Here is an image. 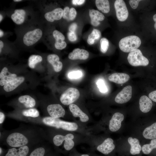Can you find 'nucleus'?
I'll use <instances>...</instances> for the list:
<instances>
[{
    "mask_svg": "<svg viewBox=\"0 0 156 156\" xmlns=\"http://www.w3.org/2000/svg\"><path fill=\"white\" fill-rule=\"evenodd\" d=\"M114 141L111 138L106 139L101 144L96 148L97 150L105 155H108L112 152L115 148Z\"/></svg>",
    "mask_w": 156,
    "mask_h": 156,
    "instance_id": "nucleus-12",
    "label": "nucleus"
},
{
    "mask_svg": "<svg viewBox=\"0 0 156 156\" xmlns=\"http://www.w3.org/2000/svg\"><path fill=\"white\" fill-rule=\"evenodd\" d=\"M100 50L103 53H105L108 50L109 42L108 40L105 38H102L100 41Z\"/></svg>",
    "mask_w": 156,
    "mask_h": 156,
    "instance_id": "nucleus-35",
    "label": "nucleus"
},
{
    "mask_svg": "<svg viewBox=\"0 0 156 156\" xmlns=\"http://www.w3.org/2000/svg\"><path fill=\"white\" fill-rule=\"evenodd\" d=\"M25 78L23 77H16L5 84L4 90L7 92H10L15 89L24 81Z\"/></svg>",
    "mask_w": 156,
    "mask_h": 156,
    "instance_id": "nucleus-24",
    "label": "nucleus"
},
{
    "mask_svg": "<svg viewBox=\"0 0 156 156\" xmlns=\"http://www.w3.org/2000/svg\"><path fill=\"white\" fill-rule=\"evenodd\" d=\"M95 4L98 9L105 13H108L110 11V5L107 0H96Z\"/></svg>",
    "mask_w": 156,
    "mask_h": 156,
    "instance_id": "nucleus-28",
    "label": "nucleus"
},
{
    "mask_svg": "<svg viewBox=\"0 0 156 156\" xmlns=\"http://www.w3.org/2000/svg\"><path fill=\"white\" fill-rule=\"evenodd\" d=\"M96 84L101 92L105 93L107 92V88L104 80L99 79L97 81Z\"/></svg>",
    "mask_w": 156,
    "mask_h": 156,
    "instance_id": "nucleus-36",
    "label": "nucleus"
},
{
    "mask_svg": "<svg viewBox=\"0 0 156 156\" xmlns=\"http://www.w3.org/2000/svg\"><path fill=\"white\" fill-rule=\"evenodd\" d=\"M141 1L140 0H130L129 1V3L132 8L135 9L137 8L139 3Z\"/></svg>",
    "mask_w": 156,
    "mask_h": 156,
    "instance_id": "nucleus-41",
    "label": "nucleus"
},
{
    "mask_svg": "<svg viewBox=\"0 0 156 156\" xmlns=\"http://www.w3.org/2000/svg\"><path fill=\"white\" fill-rule=\"evenodd\" d=\"M127 60L130 65L134 66H146L149 62L148 59L144 56L141 51L138 49H133L129 53Z\"/></svg>",
    "mask_w": 156,
    "mask_h": 156,
    "instance_id": "nucleus-3",
    "label": "nucleus"
},
{
    "mask_svg": "<svg viewBox=\"0 0 156 156\" xmlns=\"http://www.w3.org/2000/svg\"><path fill=\"white\" fill-rule=\"evenodd\" d=\"M67 138L64 144V147L66 150L69 151L71 150L74 146V142L72 140L74 138V136L71 133L67 134Z\"/></svg>",
    "mask_w": 156,
    "mask_h": 156,
    "instance_id": "nucleus-32",
    "label": "nucleus"
},
{
    "mask_svg": "<svg viewBox=\"0 0 156 156\" xmlns=\"http://www.w3.org/2000/svg\"><path fill=\"white\" fill-rule=\"evenodd\" d=\"M141 41L137 36L132 35L125 37L121 39L119 43L120 49L124 52H130L137 49L140 45Z\"/></svg>",
    "mask_w": 156,
    "mask_h": 156,
    "instance_id": "nucleus-2",
    "label": "nucleus"
},
{
    "mask_svg": "<svg viewBox=\"0 0 156 156\" xmlns=\"http://www.w3.org/2000/svg\"><path fill=\"white\" fill-rule=\"evenodd\" d=\"M82 73L80 70L72 71L69 72L68 74V77L71 79H79L82 76Z\"/></svg>",
    "mask_w": 156,
    "mask_h": 156,
    "instance_id": "nucleus-37",
    "label": "nucleus"
},
{
    "mask_svg": "<svg viewBox=\"0 0 156 156\" xmlns=\"http://www.w3.org/2000/svg\"><path fill=\"white\" fill-rule=\"evenodd\" d=\"M47 154H46V155L45 156H47Z\"/></svg>",
    "mask_w": 156,
    "mask_h": 156,
    "instance_id": "nucleus-53",
    "label": "nucleus"
},
{
    "mask_svg": "<svg viewBox=\"0 0 156 156\" xmlns=\"http://www.w3.org/2000/svg\"><path fill=\"white\" fill-rule=\"evenodd\" d=\"M36 145L25 146L18 148H9L0 156H29L31 151Z\"/></svg>",
    "mask_w": 156,
    "mask_h": 156,
    "instance_id": "nucleus-7",
    "label": "nucleus"
},
{
    "mask_svg": "<svg viewBox=\"0 0 156 156\" xmlns=\"http://www.w3.org/2000/svg\"><path fill=\"white\" fill-rule=\"evenodd\" d=\"M79 96L80 93L77 89L70 88L61 94L60 100L63 104L67 105L71 104L77 100Z\"/></svg>",
    "mask_w": 156,
    "mask_h": 156,
    "instance_id": "nucleus-6",
    "label": "nucleus"
},
{
    "mask_svg": "<svg viewBox=\"0 0 156 156\" xmlns=\"http://www.w3.org/2000/svg\"><path fill=\"white\" fill-rule=\"evenodd\" d=\"M67 35L69 40L71 41H75L77 40V36L75 32L69 31Z\"/></svg>",
    "mask_w": 156,
    "mask_h": 156,
    "instance_id": "nucleus-40",
    "label": "nucleus"
},
{
    "mask_svg": "<svg viewBox=\"0 0 156 156\" xmlns=\"http://www.w3.org/2000/svg\"><path fill=\"white\" fill-rule=\"evenodd\" d=\"M67 136V134L65 136L60 134H57L55 135L52 138L53 143L56 146H60L64 141H65Z\"/></svg>",
    "mask_w": 156,
    "mask_h": 156,
    "instance_id": "nucleus-34",
    "label": "nucleus"
},
{
    "mask_svg": "<svg viewBox=\"0 0 156 156\" xmlns=\"http://www.w3.org/2000/svg\"><path fill=\"white\" fill-rule=\"evenodd\" d=\"M4 46V43L1 40H0V53L2 52V49Z\"/></svg>",
    "mask_w": 156,
    "mask_h": 156,
    "instance_id": "nucleus-46",
    "label": "nucleus"
},
{
    "mask_svg": "<svg viewBox=\"0 0 156 156\" xmlns=\"http://www.w3.org/2000/svg\"><path fill=\"white\" fill-rule=\"evenodd\" d=\"M4 152V151H3V149L1 147H0V155H2Z\"/></svg>",
    "mask_w": 156,
    "mask_h": 156,
    "instance_id": "nucleus-49",
    "label": "nucleus"
},
{
    "mask_svg": "<svg viewBox=\"0 0 156 156\" xmlns=\"http://www.w3.org/2000/svg\"><path fill=\"white\" fill-rule=\"evenodd\" d=\"M13 1L15 2H18L21 1H22V0H14Z\"/></svg>",
    "mask_w": 156,
    "mask_h": 156,
    "instance_id": "nucleus-52",
    "label": "nucleus"
},
{
    "mask_svg": "<svg viewBox=\"0 0 156 156\" xmlns=\"http://www.w3.org/2000/svg\"><path fill=\"white\" fill-rule=\"evenodd\" d=\"M142 134L146 139H156V122L146 127L143 131Z\"/></svg>",
    "mask_w": 156,
    "mask_h": 156,
    "instance_id": "nucleus-27",
    "label": "nucleus"
},
{
    "mask_svg": "<svg viewBox=\"0 0 156 156\" xmlns=\"http://www.w3.org/2000/svg\"><path fill=\"white\" fill-rule=\"evenodd\" d=\"M77 24L75 23H73L71 24L69 27V30L70 32H75L77 27Z\"/></svg>",
    "mask_w": 156,
    "mask_h": 156,
    "instance_id": "nucleus-43",
    "label": "nucleus"
},
{
    "mask_svg": "<svg viewBox=\"0 0 156 156\" xmlns=\"http://www.w3.org/2000/svg\"><path fill=\"white\" fill-rule=\"evenodd\" d=\"M124 118V116L122 113L120 112L115 113L109 121V130L112 132L118 130L121 127V122Z\"/></svg>",
    "mask_w": 156,
    "mask_h": 156,
    "instance_id": "nucleus-11",
    "label": "nucleus"
},
{
    "mask_svg": "<svg viewBox=\"0 0 156 156\" xmlns=\"http://www.w3.org/2000/svg\"><path fill=\"white\" fill-rule=\"evenodd\" d=\"M48 139L45 131L36 125H25L0 132V143L10 148L36 146Z\"/></svg>",
    "mask_w": 156,
    "mask_h": 156,
    "instance_id": "nucleus-1",
    "label": "nucleus"
},
{
    "mask_svg": "<svg viewBox=\"0 0 156 156\" xmlns=\"http://www.w3.org/2000/svg\"><path fill=\"white\" fill-rule=\"evenodd\" d=\"M89 15L91 19V23L94 26L99 25L100 24L99 21H102L105 18L103 14L94 9L89 10Z\"/></svg>",
    "mask_w": 156,
    "mask_h": 156,
    "instance_id": "nucleus-18",
    "label": "nucleus"
},
{
    "mask_svg": "<svg viewBox=\"0 0 156 156\" xmlns=\"http://www.w3.org/2000/svg\"><path fill=\"white\" fill-rule=\"evenodd\" d=\"M70 8L68 6L65 7L63 10V13L62 18L64 19L69 21L68 17L69 12Z\"/></svg>",
    "mask_w": 156,
    "mask_h": 156,
    "instance_id": "nucleus-39",
    "label": "nucleus"
},
{
    "mask_svg": "<svg viewBox=\"0 0 156 156\" xmlns=\"http://www.w3.org/2000/svg\"><path fill=\"white\" fill-rule=\"evenodd\" d=\"M156 148V139L151 140L150 144L143 145L142 147L143 153L145 154H150L153 149Z\"/></svg>",
    "mask_w": 156,
    "mask_h": 156,
    "instance_id": "nucleus-30",
    "label": "nucleus"
},
{
    "mask_svg": "<svg viewBox=\"0 0 156 156\" xmlns=\"http://www.w3.org/2000/svg\"><path fill=\"white\" fill-rule=\"evenodd\" d=\"M148 97L151 100L156 102V90L150 92L148 94Z\"/></svg>",
    "mask_w": 156,
    "mask_h": 156,
    "instance_id": "nucleus-42",
    "label": "nucleus"
},
{
    "mask_svg": "<svg viewBox=\"0 0 156 156\" xmlns=\"http://www.w3.org/2000/svg\"><path fill=\"white\" fill-rule=\"evenodd\" d=\"M77 12L76 10L73 8H70L68 14L69 20L73 21L76 17Z\"/></svg>",
    "mask_w": 156,
    "mask_h": 156,
    "instance_id": "nucleus-38",
    "label": "nucleus"
},
{
    "mask_svg": "<svg viewBox=\"0 0 156 156\" xmlns=\"http://www.w3.org/2000/svg\"><path fill=\"white\" fill-rule=\"evenodd\" d=\"M79 156H90L88 154H83Z\"/></svg>",
    "mask_w": 156,
    "mask_h": 156,
    "instance_id": "nucleus-51",
    "label": "nucleus"
},
{
    "mask_svg": "<svg viewBox=\"0 0 156 156\" xmlns=\"http://www.w3.org/2000/svg\"><path fill=\"white\" fill-rule=\"evenodd\" d=\"M5 118V116L2 112H0V124H1L4 122Z\"/></svg>",
    "mask_w": 156,
    "mask_h": 156,
    "instance_id": "nucleus-45",
    "label": "nucleus"
},
{
    "mask_svg": "<svg viewBox=\"0 0 156 156\" xmlns=\"http://www.w3.org/2000/svg\"><path fill=\"white\" fill-rule=\"evenodd\" d=\"M84 0H73L72 1L73 4L75 5H81L83 4L85 2Z\"/></svg>",
    "mask_w": 156,
    "mask_h": 156,
    "instance_id": "nucleus-44",
    "label": "nucleus"
},
{
    "mask_svg": "<svg viewBox=\"0 0 156 156\" xmlns=\"http://www.w3.org/2000/svg\"><path fill=\"white\" fill-rule=\"evenodd\" d=\"M53 36L55 40L54 46L56 49L62 50L66 46V42L64 41L65 37L64 35L60 31L55 30L53 32Z\"/></svg>",
    "mask_w": 156,
    "mask_h": 156,
    "instance_id": "nucleus-15",
    "label": "nucleus"
},
{
    "mask_svg": "<svg viewBox=\"0 0 156 156\" xmlns=\"http://www.w3.org/2000/svg\"><path fill=\"white\" fill-rule=\"evenodd\" d=\"M63 10L60 8H56L52 10L46 12L44 17L48 21L52 22L61 19L62 18Z\"/></svg>",
    "mask_w": 156,
    "mask_h": 156,
    "instance_id": "nucleus-13",
    "label": "nucleus"
},
{
    "mask_svg": "<svg viewBox=\"0 0 156 156\" xmlns=\"http://www.w3.org/2000/svg\"><path fill=\"white\" fill-rule=\"evenodd\" d=\"M10 116V117L18 120L30 122L32 119L39 118L40 114L36 109L31 108L23 110L20 114Z\"/></svg>",
    "mask_w": 156,
    "mask_h": 156,
    "instance_id": "nucleus-5",
    "label": "nucleus"
},
{
    "mask_svg": "<svg viewBox=\"0 0 156 156\" xmlns=\"http://www.w3.org/2000/svg\"><path fill=\"white\" fill-rule=\"evenodd\" d=\"M69 109L74 117H79L81 121L85 122L89 119L88 116L84 113L77 105L71 104L69 105Z\"/></svg>",
    "mask_w": 156,
    "mask_h": 156,
    "instance_id": "nucleus-16",
    "label": "nucleus"
},
{
    "mask_svg": "<svg viewBox=\"0 0 156 156\" xmlns=\"http://www.w3.org/2000/svg\"><path fill=\"white\" fill-rule=\"evenodd\" d=\"M130 77L128 75L124 73H115L108 77L109 80L118 84H122L127 81Z\"/></svg>",
    "mask_w": 156,
    "mask_h": 156,
    "instance_id": "nucleus-20",
    "label": "nucleus"
},
{
    "mask_svg": "<svg viewBox=\"0 0 156 156\" xmlns=\"http://www.w3.org/2000/svg\"><path fill=\"white\" fill-rule=\"evenodd\" d=\"M101 35V32L99 30L94 29L88 36L87 41L88 43L90 45L93 44L95 40L99 39Z\"/></svg>",
    "mask_w": 156,
    "mask_h": 156,
    "instance_id": "nucleus-31",
    "label": "nucleus"
},
{
    "mask_svg": "<svg viewBox=\"0 0 156 156\" xmlns=\"http://www.w3.org/2000/svg\"><path fill=\"white\" fill-rule=\"evenodd\" d=\"M47 110L49 117L55 118L63 117L65 111L62 107L59 104H52L48 105Z\"/></svg>",
    "mask_w": 156,
    "mask_h": 156,
    "instance_id": "nucleus-9",
    "label": "nucleus"
},
{
    "mask_svg": "<svg viewBox=\"0 0 156 156\" xmlns=\"http://www.w3.org/2000/svg\"><path fill=\"white\" fill-rule=\"evenodd\" d=\"M3 17L2 14H0V23L2 20L3 19Z\"/></svg>",
    "mask_w": 156,
    "mask_h": 156,
    "instance_id": "nucleus-50",
    "label": "nucleus"
},
{
    "mask_svg": "<svg viewBox=\"0 0 156 156\" xmlns=\"http://www.w3.org/2000/svg\"><path fill=\"white\" fill-rule=\"evenodd\" d=\"M132 91V87L131 86L125 87L116 96L115 101L119 104H123L128 102L131 98Z\"/></svg>",
    "mask_w": 156,
    "mask_h": 156,
    "instance_id": "nucleus-10",
    "label": "nucleus"
},
{
    "mask_svg": "<svg viewBox=\"0 0 156 156\" xmlns=\"http://www.w3.org/2000/svg\"><path fill=\"white\" fill-rule=\"evenodd\" d=\"M89 53L86 50L79 48L75 49L69 53L68 58L71 60H85L89 56Z\"/></svg>",
    "mask_w": 156,
    "mask_h": 156,
    "instance_id": "nucleus-14",
    "label": "nucleus"
},
{
    "mask_svg": "<svg viewBox=\"0 0 156 156\" xmlns=\"http://www.w3.org/2000/svg\"><path fill=\"white\" fill-rule=\"evenodd\" d=\"M114 6L118 19L120 21H125L128 16L129 12L125 1L123 0H116Z\"/></svg>",
    "mask_w": 156,
    "mask_h": 156,
    "instance_id": "nucleus-8",
    "label": "nucleus"
},
{
    "mask_svg": "<svg viewBox=\"0 0 156 156\" xmlns=\"http://www.w3.org/2000/svg\"><path fill=\"white\" fill-rule=\"evenodd\" d=\"M139 103L140 109L143 113L148 112L152 108V101L146 96H141L140 99Z\"/></svg>",
    "mask_w": 156,
    "mask_h": 156,
    "instance_id": "nucleus-22",
    "label": "nucleus"
},
{
    "mask_svg": "<svg viewBox=\"0 0 156 156\" xmlns=\"http://www.w3.org/2000/svg\"><path fill=\"white\" fill-rule=\"evenodd\" d=\"M4 32L1 29H0V37L1 38L3 35Z\"/></svg>",
    "mask_w": 156,
    "mask_h": 156,
    "instance_id": "nucleus-48",
    "label": "nucleus"
},
{
    "mask_svg": "<svg viewBox=\"0 0 156 156\" xmlns=\"http://www.w3.org/2000/svg\"><path fill=\"white\" fill-rule=\"evenodd\" d=\"M43 34L42 31L39 28L29 31L23 36L22 39L23 43L27 47L33 45L41 39Z\"/></svg>",
    "mask_w": 156,
    "mask_h": 156,
    "instance_id": "nucleus-4",
    "label": "nucleus"
},
{
    "mask_svg": "<svg viewBox=\"0 0 156 156\" xmlns=\"http://www.w3.org/2000/svg\"><path fill=\"white\" fill-rule=\"evenodd\" d=\"M49 152V148L45 142L42 143L35 146L29 156H45Z\"/></svg>",
    "mask_w": 156,
    "mask_h": 156,
    "instance_id": "nucleus-19",
    "label": "nucleus"
},
{
    "mask_svg": "<svg viewBox=\"0 0 156 156\" xmlns=\"http://www.w3.org/2000/svg\"><path fill=\"white\" fill-rule=\"evenodd\" d=\"M128 141L131 146L130 153L132 155L139 154L142 149V147L140 144L138 139L133 138L131 137L128 138Z\"/></svg>",
    "mask_w": 156,
    "mask_h": 156,
    "instance_id": "nucleus-26",
    "label": "nucleus"
},
{
    "mask_svg": "<svg viewBox=\"0 0 156 156\" xmlns=\"http://www.w3.org/2000/svg\"><path fill=\"white\" fill-rule=\"evenodd\" d=\"M47 60L52 65L54 70L56 72H59L62 69L63 64L60 61L59 57L55 54H51L47 56Z\"/></svg>",
    "mask_w": 156,
    "mask_h": 156,
    "instance_id": "nucleus-21",
    "label": "nucleus"
},
{
    "mask_svg": "<svg viewBox=\"0 0 156 156\" xmlns=\"http://www.w3.org/2000/svg\"><path fill=\"white\" fill-rule=\"evenodd\" d=\"M60 127L61 129L64 130L73 131H76L77 129L78 126L75 123L68 122L62 120Z\"/></svg>",
    "mask_w": 156,
    "mask_h": 156,
    "instance_id": "nucleus-29",
    "label": "nucleus"
},
{
    "mask_svg": "<svg viewBox=\"0 0 156 156\" xmlns=\"http://www.w3.org/2000/svg\"><path fill=\"white\" fill-rule=\"evenodd\" d=\"M17 75L15 74L10 73L7 68L4 67L0 73V85L4 86L6 83L16 77Z\"/></svg>",
    "mask_w": 156,
    "mask_h": 156,
    "instance_id": "nucleus-23",
    "label": "nucleus"
},
{
    "mask_svg": "<svg viewBox=\"0 0 156 156\" xmlns=\"http://www.w3.org/2000/svg\"><path fill=\"white\" fill-rule=\"evenodd\" d=\"M153 19L154 21L155 22V23L154 24V27L156 30V14H154L153 16Z\"/></svg>",
    "mask_w": 156,
    "mask_h": 156,
    "instance_id": "nucleus-47",
    "label": "nucleus"
},
{
    "mask_svg": "<svg viewBox=\"0 0 156 156\" xmlns=\"http://www.w3.org/2000/svg\"><path fill=\"white\" fill-rule=\"evenodd\" d=\"M18 101L27 109L33 108L36 105L35 99L29 95L21 96L18 98Z\"/></svg>",
    "mask_w": 156,
    "mask_h": 156,
    "instance_id": "nucleus-25",
    "label": "nucleus"
},
{
    "mask_svg": "<svg viewBox=\"0 0 156 156\" xmlns=\"http://www.w3.org/2000/svg\"><path fill=\"white\" fill-rule=\"evenodd\" d=\"M42 60V57L39 55H32L28 59V65L29 67L34 68L36 65L41 62Z\"/></svg>",
    "mask_w": 156,
    "mask_h": 156,
    "instance_id": "nucleus-33",
    "label": "nucleus"
},
{
    "mask_svg": "<svg viewBox=\"0 0 156 156\" xmlns=\"http://www.w3.org/2000/svg\"><path fill=\"white\" fill-rule=\"evenodd\" d=\"M26 15L25 11L23 9H16L11 16L12 21L18 25L22 24L25 21Z\"/></svg>",
    "mask_w": 156,
    "mask_h": 156,
    "instance_id": "nucleus-17",
    "label": "nucleus"
}]
</instances>
